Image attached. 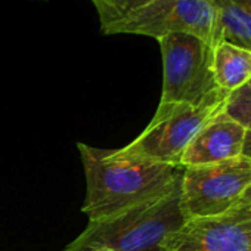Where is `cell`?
Masks as SVG:
<instances>
[{"mask_svg":"<svg viewBox=\"0 0 251 251\" xmlns=\"http://www.w3.org/2000/svg\"><path fill=\"white\" fill-rule=\"evenodd\" d=\"M251 185V160L245 155L207 166L183 167L180 207L186 220L232 210Z\"/></svg>","mask_w":251,"mask_h":251,"instance_id":"cell-6","label":"cell"},{"mask_svg":"<svg viewBox=\"0 0 251 251\" xmlns=\"http://www.w3.org/2000/svg\"><path fill=\"white\" fill-rule=\"evenodd\" d=\"M163 56V93L160 103L194 106L227 100L213 71V48L191 34H167L158 39Z\"/></svg>","mask_w":251,"mask_h":251,"instance_id":"cell-3","label":"cell"},{"mask_svg":"<svg viewBox=\"0 0 251 251\" xmlns=\"http://www.w3.org/2000/svg\"><path fill=\"white\" fill-rule=\"evenodd\" d=\"M225 112L244 129L251 130V84H245L229 95Z\"/></svg>","mask_w":251,"mask_h":251,"instance_id":"cell-12","label":"cell"},{"mask_svg":"<svg viewBox=\"0 0 251 251\" xmlns=\"http://www.w3.org/2000/svg\"><path fill=\"white\" fill-rule=\"evenodd\" d=\"M166 251H251V207L235 205L219 216L186 220Z\"/></svg>","mask_w":251,"mask_h":251,"instance_id":"cell-7","label":"cell"},{"mask_svg":"<svg viewBox=\"0 0 251 251\" xmlns=\"http://www.w3.org/2000/svg\"><path fill=\"white\" fill-rule=\"evenodd\" d=\"M102 33L138 34L157 40L182 33L204 40L213 49L219 43L216 14L208 0H154L126 14Z\"/></svg>","mask_w":251,"mask_h":251,"instance_id":"cell-5","label":"cell"},{"mask_svg":"<svg viewBox=\"0 0 251 251\" xmlns=\"http://www.w3.org/2000/svg\"><path fill=\"white\" fill-rule=\"evenodd\" d=\"M213 71L220 90H238L251 81V50L219 42L213 49Z\"/></svg>","mask_w":251,"mask_h":251,"instance_id":"cell-10","label":"cell"},{"mask_svg":"<svg viewBox=\"0 0 251 251\" xmlns=\"http://www.w3.org/2000/svg\"><path fill=\"white\" fill-rule=\"evenodd\" d=\"M226 100L208 105L160 103L147 129L129 145L112 150L115 157L180 166V158L197 133L225 109Z\"/></svg>","mask_w":251,"mask_h":251,"instance_id":"cell-4","label":"cell"},{"mask_svg":"<svg viewBox=\"0 0 251 251\" xmlns=\"http://www.w3.org/2000/svg\"><path fill=\"white\" fill-rule=\"evenodd\" d=\"M247 129L230 118L225 109L213 117L185 150L180 166H207L242 155Z\"/></svg>","mask_w":251,"mask_h":251,"instance_id":"cell-8","label":"cell"},{"mask_svg":"<svg viewBox=\"0 0 251 251\" xmlns=\"http://www.w3.org/2000/svg\"><path fill=\"white\" fill-rule=\"evenodd\" d=\"M236 205H242V207H251V185L244 191V194L241 195V198L238 200Z\"/></svg>","mask_w":251,"mask_h":251,"instance_id":"cell-13","label":"cell"},{"mask_svg":"<svg viewBox=\"0 0 251 251\" xmlns=\"http://www.w3.org/2000/svg\"><path fill=\"white\" fill-rule=\"evenodd\" d=\"M185 223L186 217L180 207L179 183L163 198L126 210L100 222H89L86 229L65 248V251L92 248H111L115 251H166L169 239Z\"/></svg>","mask_w":251,"mask_h":251,"instance_id":"cell-2","label":"cell"},{"mask_svg":"<svg viewBox=\"0 0 251 251\" xmlns=\"http://www.w3.org/2000/svg\"><path fill=\"white\" fill-rule=\"evenodd\" d=\"M216 14L219 42L251 50V0H208Z\"/></svg>","mask_w":251,"mask_h":251,"instance_id":"cell-9","label":"cell"},{"mask_svg":"<svg viewBox=\"0 0 251 251\" xmlns=\"http://www.w3.org/2000/svg\"><path fill=\"white\" fill-rule=\"evenodd\" d=\"M77 148L86 176L81 210L89 222H100L163 198L182 180V166L115 157L112 150H99L81 142Z\"/></svg>","mask_w":251,"mask_h":251,"instance_id":"cell-1","label":"cell"},{"mask_svg":"<svg viewBox=\"0 0 251 251\" xmlns=\"http://www.w3.org/2000/svg\"><path fill=\"white\" fill-rule=\"evenodd\" d=\"M80 251H115V250H111V248H92V250H80Z\"/></svg>","mask_w":251,"mask_h":251,"instance_id":"cell-15","label":"cell"},{"mask_svg":"<svg viewBox=\"0 0 251 251\" xmlns=\"http://www.w3.org/2000/svg\"><path fill=\"white\" fill-rule=\"evenodd\" d=\"M242 155H245L247 158L251 160V130H247L245 142H244V150H242Z\"/></svg>","mask_w":251,"mask_h":251,"instance_id":"cell-14","label":"cell"},{"mask_svg":"<svg viewBox=\"0 0 251 251\" xmlns=\"http://www.w3.org/2000/svg\"><path fill=\"white\" fill-rule=\"evenodd\" d=\"M248 84H251V81H250V83H248Z\"/></svg>","mask_w":251,"mask_h":251,"instance_id":"cell-16","label":"cell"},{"mask_svg":"<svg viewBox=\"0 0 251 251\" xmlns=\"http://www.w3.org/2000/svg\"><path fill=\"white\" fill-rule=\"evenodd\" d=\"M90 2L98 12L100 31H103L126 14L150 2H154V0H90Z\"/></svg>","mask_w":251,"mask_h":251,"instance_id":"cell-11","label":"cell"}]
</instances>
